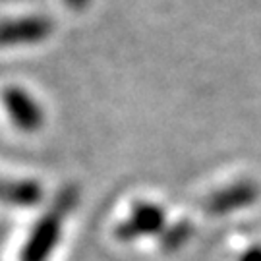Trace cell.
Masks as SVG:
<instances>
[{
    "label": "cell",
    "mask_w": 261,
    "mask_h": 261,
    "mask_svg": "<svg viewBox=\"0 0 261 261\" xmlns=\"http://www.w3.org/2000/svg\"><path fill=\"white\" fill-rule=\"evenodd\" d=\"M2 97H4V105L8 107L12 120L18 124L19 130H37L43 114L39 105L25 91L12 87L8 91H4Z\"/></svg>",
    "instance_id": "cell-1"
},
{
    "label": "cell",
    "mask_w": 261,
    "mask_h": 261,
    "mask_svg": "<svg viewBox=\"0 0 261 261\" xmlns=\"http://www.w3.org/2000/svg\"><path fill=\"white\" fill-rule=\"evenodd\" d=\"M48 31V23L45 19H21V21H8L0 23V45H18V43H31L45 37Z\"/></svg>",
    "instance_id": "cell-2"
}]
</instances>
